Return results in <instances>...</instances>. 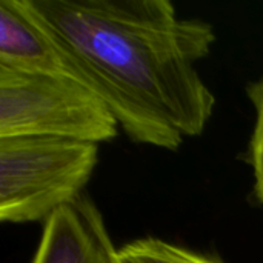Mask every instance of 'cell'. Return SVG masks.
<instances>
[{"label": "cell", "mask_w": 263, "mask_h": 263, "mask_svg": "<svg viewBox=\"0 0 263 263\" xmlns=\"http://www.w3.org/2000/svg\"><path fill=\"white\" fill-rule=\"evenodd\" d=\"M117 133L106 103L79 79L0 66V139L57 137L100 145Z\"/></svg>", "instance_id": "obj_3"}, {"label": "cell", "mask_w": 263, "mask_h": 263, "mask_svg": "<svg viewBox=\"0 0 263 263\" xmlns=\"http://www.w3.org/2000/svg\"><path fill=\"white\" fill-rule=\"evenodd\" d=\"M25 2L131 142L177 151L206 129L216 96L197 63L217 40L210 22L170 0Z\"/></svg>", "instance_id": "obj_1"}, {"label": "cell", "mask_w": 263, "mask_h": 263, "mask_svg": "<svg viewBox=\"0 0 263 263\" xmlns=\"http://www.w3.org/2000/svg\"><path fill=\"white\" fill-rule=\"evenodd\" d=\"M254 108V126L248 145V163L253 170L254 196L263 205V77L247 88Z\"/></svg>", "instance_id": "obj_7"}, {"label": "cell", "mask_w": 263, "mask_h": 263, "mask_svg": "<svg viewBox=\"0 0 263 263\" xmlns=\"http://www.w3.org/2000/svg\"><path fill=\"white\" fill-rule=\"evenodd\" d=\"M31 263H123L97 205L86 196L45 223Z\"/></svg>", "instance_id": "obj_4"}, {"label": "cell", "mask_w": 263, "mask_h": 263, "mask_svg": "<svg viewBox=\"0 0 263 263\" xmlns=\"http://www.w3.org/2000/svg\"><path fill=\"white\" fill-rule=\"evenodd\" d=\"M123 263H223L159 237L136 239L120 248Z\"/></svg>", "instance_id": "obj_6"}, {"label": "cell", "mask_w": 263, "mask_h": 263, "mask_svg": "<svg viewBox=\"0 0 263 263\" xmlns=\"http://www.w3.org/2000/svg\"><path fill=\"white\" fill-rule=\"evenodd\" d=\"M99 145L57 137L0 139V220L46 222L83 194Z\"/></svg>", "instance_id": "obj_2"}, {"label": "cell", "mask_w": 263, "mask_h": 263, "mask_svg": "<svg viewBox=\"0 0 263 263\" xmlns=\"http://www.w3.org/2000/svg\"><path fill=\"white\" fill-rule=\"evenodd\" d=\"M0 66L72 76L63 51L25 0H0Z\"/></svg>", "instance_id": "obj_5"}]
</instances>
